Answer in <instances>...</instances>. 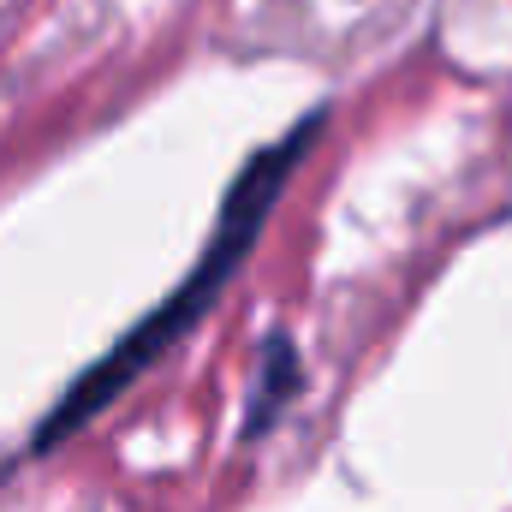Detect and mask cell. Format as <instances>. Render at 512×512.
Instances as JSON below:
<instances>
[{
	"label": "cell",
	"instance_id": "6da1fadb",
	"mask_svg": "<svg viewBox=\"0 0 512 512\" xmlns=\"http://www.w3.org/2000/svg\"><path fill=\"white\" fill-rule=\"evenodd\" d=\"M310 137H316V120H304V126L292 131L286 143L262 149L251 167H245V179L227 191L221 233H215L209 256L197 262V274H191V280H185V286H179V292H173V298H167V304H161V310H155V316L137 328V334H131L126 346H120V352H114V358L96 370V376H84V382L66 393V405L54 411V423L42 429V441H54L60 429H78L90 411H102V405H108V399H114V393H120V387H126L137 370H143V364H155V358L167 352V340H173L179 328H191V322L209 310V298H215L221 274H227V268H239V256L251 251L256 227H262V215H268V203H274V197H280V185L292 179V167H298V155H304V143H310Z\"/></svg>",
	"mask_w": 512,
	"mask_h": 512
},
{
	"label": "cell",
	"instance_id": "7a4b0ae2",
	"mask_svg": "<svg viewBox=\"0 0 512 512\" xmlns=\"http://www.w3.org/2000/svg\"><path fill=\"white\" fill-rule=\"evenodd\" d=\"M292 393H298V352H292L286 334H274L262 346V370H256V387H251V423H245V435H256L268 417H280L292 405Z\"/></svg>",
	"mask_w": 512,
	"mask_h": 512
}]
</instances>
